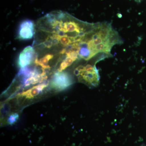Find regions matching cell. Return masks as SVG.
Instances as JSON below:
<instances>
[{"instance_id": "obj_4", "label": "cell", "mask_w": 146, "mask_h": 146, "mask_svg": "<svg viewBox=\"0 0 146 146\" xmlns=\"http://www.w3.org/2000/svg\"><path fill=\"white\" fill-rule=\"evenodd\" d=\"M35 25L34 22L31 20H25L21 23L18 27L17 38L23 40L31 39L35 34Z\"/></svg>"}, {"instance_id": "obj_3", "label": "cell", "mask_w": 146, "mask_h": 146, "mask_svg": "<svg viewBox=\"0 0 146 146\" xmlns=\"http://www.w3.org/2000/svg\"><path fill=\"white\" fill-rule=\"evenodd\" d=\"M73 83V78L70 75L63 71L55 73L50 82L51 87L57 91H63Z\"/></svg>"}, {"instance_id": "obj_2", "label": "cell", "mask_w": 146, "mask_h": 146, "mask_svg": "<svg viewBox=\"0 0 146 146\" xmlns=\"http://www.w3.org/2000/svg\"><path fill=\"white\" fill-rule=\"evenodd\" d=\"M74 74L79 82L89 87H96L99 84V73L96 64L94 65L90 64L80 65L75 69Z\"/></svg>"}, {"instance_id": "obj_5", "label": "cell", "mask_w": 146, "mask_h": 146, "mask_svg": "<svg viewBox=\"0 0 146 146\" xmlns=\"http://www.w3.org/2000/svg\"><path fill=\"white\" fill-rule=\"evenodd\" d=\"M36 58V52L34 48L30 46H27L19 54L18 60V66L21 69L26 68L32 63H34Z\"/></svg>"}, {"instance_id": "obj_9", "label": "cell", "mask_w": 146, "mask_h": 146, "mask_svg": "<svg viewBox=\"0 0 146 146\" xmlns=\"http://www.w3.org/2000/svg\"><path fill=\"white\" fill-rule=\"evenodd\" d=\"M19 115L17 113L11 114L7 118V123L10 125L15 124L19 119Z\"/></svg>"}, {"instance_id": "obj_6", "label": "cell", "mask_w": 146, "mask_h": 146, "mask_svg": "<svg viewBox=\"0 0 146 146\" xmlns=\"http://www.w3.org/2000/svg\"><path fill=\"white\" fill-rule=\"evenodd\" d=\"M48 83L47 82L39 84L19 94L18 96L25 98L27 99H33L41 94L44 89L48 87Z\"/></svg>"}, {"instance_id": "obj_1", "label": "cell", "mask_w": 146, "mask_h": 146, "mask_svg": "<svg viewBox=\"0 0 146 146\" xmlns=\"http://www.w3.org/2000/svg\"><path fill=\"white\" fill-rule=\"evenodd\" d=\"M96 25L80 21L65 11H54L36 22L35 45L42 48L57 47L63 49L80 42Z\"/></svg>"}, {"instance_id": "obj_7", "label": "cell", "mask_w": 146, "mask_h": 146, "mask_svg": "<svg viewBox=\"0 0 146 146\" xmlns=\"http://www.w3.org/2000/svg\"><path fill=\"white\" fill-rule=\"evenodd\" d=\"M54 56V54H48L40 59L36 58L35 60L34 63L37 66L41 67L43 70H47L50 68L48 63L50 60L53 58Z\"/></svg>"}, {"instance_id": "obj_8", "label": "cell", "mask_w": 146, "mask_h": 146, "mask_svg": "<svg viewBox=\"0 0 146 146\" xmlns=\"http://www.w3.org/2000/svg\"><path fill=\"white\" fill-rule=\"evenodd\" d=\"M65 58H63V60L60 63L59 68L58 69V72H63L65 70L66 68L70 67L71 65L73 64L76 60L70 56H65Z\"/></svg>"}]
</instances>
